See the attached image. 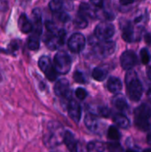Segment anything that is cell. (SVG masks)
Here are the masks:
<instances>
[{
    "mask_svg": "<svg viewBox=\"0 0 151 152\" xmlns=\"http://www.w3.org/2000/svg\"><path fill=\"white\" fill-rule=\"evenodd\" d=\"M54 14H55L56 18H57L59 20H61V21L66 22V21H68V20H69V16L66 12H62V11H60V12H55Z\"/></svg>",
    "mask_w": 151,
    "mask_h": 152,
    "instance_id": "32",
    "label": "cell"
},
{
    "mask_svg": "<svg viewBox=\"0 0 151 152\" xmlns=\"http://www.w3.org/2000/svg\"><path fill=\"white\" fill-rule=\"evenodd\" d=\"M85 45V37L80 33H75L73 34L68 42V46L69 50L73 53H80Z\"/></svg>",
    "mask_w": 151,
    "mask_h": 152,
    "instance_id": "7",
    "label": "cell"
},
{
    "mask_svg": "<svg viewBox=\"0 0 151 152\" xmlns=\"http://www.w3.org/2000/svg\"><path fill=\"white\" fill-rule=\"evenodd\" d=\"M68 112L69 117L76 122L78 123L81 118V107L78 102L75 100H70L68 103Z\"/></svg>",
    "mask_w": 151,
    "mask_h": 152,
    "instance_id": "13",
    "label": "cell"
},
{
    "mask_svg": "<svg viewBox=\"0 0 151 152\" xmlns=\"http://www.w3.org/2000/svg\"><path fill=\"white\" fill-rule=\"evenodd\" d=\"M116 50V43L114 41L104 40L99 43H96L93 46L94 53L101 58L108 57L111 55Z\"/></svg>",
    "mask_w": 151,
    "mask_h": 152,
    "instance_id": "5",
    "label": "cell"
},
{
    "mask_svg": "<svg viewBox=\"0 0 151 152\" xmlns=\"http://www.w3.org/2000/svg\"><path fill=\"white\" fill-rule=\"evenodd\" d=\"M63 4H64L63 0H52L49 3V7H50L51 11L55 13V12H58L61 11V9L63 7Z\"/></svg>",
    "mask_w": 151,
    "mask_h": 152,
    "instance_id": "27",
    "label": "cell"
},
{
    "mask_svg": "<svg viewBox=\"0 0 151 152\" xmlns=\"http://www.w3.org/2000/svg\"><path fill=\"white\" fill-rule=\"evenodd\" d=\"M125 79L127 87V94L130 100L133 102H139L142 96L143 88L136 72L133 69L127 70Z\"/></svg>",
    "mask_w": 151,
    "mask_h": 152,
    "instance_id": "1",
    "label": "cell"
},
{
    "mask_svg": "<svg viewBox=\"0 0 151 152\" xmlns=\"http://www.w3.org/2000/svg\"><path fill=\"white\" fill-rule=\"evenodd\" d=\"M78 14L85 17V18H95L97 17V12L94 11L92 6H90L89 4H85V3H82L80 4L79 10H78Z\"/></svg>",
    "mask_w": 151,
    "mask_h": 152,
    "instance_id": "19",
    "label": "cell"
},
{
    "mask_svg": "<svg viewBox=\"0 0 151 152\" xmlns=\"http://www.w3.org/2000/svg\"><path fill=\"white\" fill-rule=\"evenodd\" d=\"M145 40H146V43H148V44H151V36L150 34H146V36H145Z\"/></svg>",
    "mask_w": 151,
    "mask_h": 152,
    "instance_id": "37",
    "label": "cell"
},
{
    "mask_svg": "<svg viewBox=\"0 0 151 152\" xmlns=\"http://www.w3.org/2000/svg\"><path fill=\"white\" fill-rule=\"evenodd\" d=\"M74 80L77 83H81V84H84L86 82V78L85 77V75L80 72V71H76L74 73Z\"/></svg>",
    "mask_w": 151,
    "mask_h": 152,
    "instance_id": "30",
    "label": "cell"
},
{
    "mask_svg": "<svg viewBox=\"0 0 151 152\" xmlns=\"http://www.w3.org/2000/svg\"><path fill=\"white\" fill-rule=\"evenodd\" d=\"M140 55H141V60H142V62L145 65H147L150 61V54L148 51L147 48H142L141 50V53H140Z\"/></svg>",
    "mask_w": 151,
    "mask_h": 152,
    "instance_id": "28",
    "label": "cell"
},
{
    "mask_svg": "<svg viewBox=\"0 0 151 152\" xmlns=\"http://www.w3.org/2000/svg\"><path fill=\"white\" fill-rule=\"evenodd\" d=\"M18 24H19V28L20 29V31L23 33H29L33 29V25H32L31 21L28 20L27 15L24 13H22L20 16Z\"/></svg>",
    "mask_w": 151,
    "mask_h": 152,
    "instance_id": "17",
    "label": "cell"
},
{
    "mask_svg": "<svg viewBox=\"0 0 151 152\" xmlns=\"http://www.w3.org/2000/svg\"><path fill=\"white\" fill-rule=\"evenodd\" d=\"M122 37L125 42L133 43L141 39V37L136 33L133 26L130 21H125L122 25Z\"/></svg>",
    "mask_w": 151,
    "mask_h": 152,
    "instance_id": "9",
    "label": "cell"
},
{
    "mask_svg": "<svg viewBox=\"0 0 151 152\" xmlns=\"http://www.w3.org/2000/svg\"><path fill=\"white\" fill-rule=\"evenodd\" d=\"M1 79H2V77H1V74H0V81H1Z\"/></svg>",
    "mask_w": 151,
    "mask_h": 152,
    "instance_id": "41",
    "label": "cell"
},
{
    "mask_svg": "<svg viewBox=\"0 0 151 152\" xmlns=\"http://www.w3.org/2000/svg\"><path fill=\"white\" fill-rule=\"evenodd\" d=\"M108 137L109 139L112 140V141H116L117 142L120 137H121V134L118 131V129L116 127V126H109V130H108Z\"/></svg>",
    "mask_w": 151,
    "mask_h": 152,
    "instance_id": "25",
    "label": "cell"
},
{
    "mask_svg": "<svg viewBox=\"0 0 151 152\" xmlns=\"http://www.w3.org/2000/svg\"><path fill=\"white\" fill-rule=\"evenodd\" d=\"M109 149L110 150L111 152H121L122 151V148L120 146L119 143L117 142H113V143H109Z\"/></svg>",
    "mask_w": 151,
    "mask_h": 152,
    "instance_id": "33",
    "label": "cell"
},
{
    "mask_svg": "<svg viewBox=\"0 0 151 152\" xmlns=\"http://www.w3.org/2000/svg\"><path fill=\"white\" fill-rule=\"evenodd\" d=\"M39 37L36 35H31L28 38V47L30 50H37L39 48Z\"/></svg>",
    "mask_w": 151,
    "mask_h": 152,
    "instance_id": "24",
    "label": "cell"
},
{
    "mask_svg": "<svg viewBox=\"0 0 151 152\" xmlns=\"http://www.w3.org/2000/svg\"><path fill=\"white\" fill-rule=\"evenodd\" d=\"M93 77L97 81H103L108 75V70L103 67H97L93 70Z\"/></svg>",
    "mask_w": 151,
    "mask_h": 152,
    "instance_id": "22",
    "label": "cell"
},
{
    "mask_svg": "<svg viewBox=\"0 0 151 152\" xmlns=\"http://www.w3.org/2000/svg\"><path fill=\"white\" fill-rule=\"evenodd\" d=\"M147 142L151 145V133H150L149 135L147 136Z\"/></svg>",
    "mask_w": 151,
    "mask_h": 152,
    "instance_id": "38",
    "label": "cell"
},
{
    "mask_svg": "<svg viewBox=\"0 0 151 152\" xmlns=\"http://www.w3.org/2000/svg\"><path fill=\"white\" fill-rule=\"evenodd\" d=\"M65 132V131H64ZM64 132L60 129L58 126H55V127H52L51 130L49 131V143L52 145V146H56L58 145L59 143H61L62 141H63V134H64Z\"/></svg>",
    "mask_w": 151,
    "mask_h": 152,
    "instance_id": "14",
    "label": "cell"
},
{
    "mask_svg": "<svg viewBox=\"0 0 151 152\" xmlns=\"http://www.w3.org/2000/svg\"><path fill=\"white\" fill-rule=\"evenodd\" d=\"M113 105L120 111H126L128 110V103L122 94H117L113 98Z\"/></svg>",
    "mask_w": 151,
    "mask_h": 152,
    "instance_id": "20",
    "label": "cell"
},
{
    "mask_svg": "<svg viewBox=\"0 0 151 152\" xmlns=\"http://www.w3.org/2000/svg\"><path fill=\"white\" fill-rule=\"evenodd\" d=\"M137 62H138V58L134 52L131 50H127L121 54L120 63L125 70L132 69L137 64Z\"/></svg>",
    "mask_w": 151,
    "mask_h": 152,
    "instance_id": "8",
    "label": "cell"
},
{
    "mask_svg": "<svg viewBox=\"0 0 151 152\" xmlns=\"http://www.w3.org/2000/svg\"><path fill=\"white\" fill-rule=\"evenodd\" d=\"M90 1H91V4L93 6L102 7V5H103V0H90Z\"/></svg>",
    "mask_w": 151,
    "mask_h": 152,
    "instance_id": "34",
    "label": "cell"
},
{
    "mask_svg": "<svg viewBox=\"0 0 151 152\" xmlns=\"http://www.w3.org/2000/svg\"><path fill=\"white\" fill-rule=\"evenodd\" d=\"M105 151V144L101 142L93 141L88 143L87 151L88 152H103Z\"/></svg>",
    "mask_w": 151,
    "mask_h": 152,
    "instance_id": "23",
    "label": "cell"
},
{
    "mask_svg": "<svg viewBox=\"0 0 151 152\" xmlns=\"http://www.w3.org/2000/svg\"><path fill=\"white\" fill-rule=\"evenodd\" d=\"M85 126L90 131H92L95 134H100L103 128V123H101L96 116H94L91 113H89L85 116Z\"/></svg>",
    "mask_w": 151,
    "mask_h": 152,
    "instance_id": "11",
    "label": "cell"
},
{
    "mask_svg": "<svg viewBox=\"0 0 151 152\" xmlns=\"http://www.w3.org/2000/svg\"><path fill=\"white\" fill-rule=\"evenodd\" d=\"M54 93L57 96L67 99L69 96V83L67 79H60L56 82L54 86Z\"/></svg>",
    "mask_w": 151,
    "mask_h": 152,
    "instance_id": "12",
    "label": "cell"
},
{
    "mask_svg": "<svg viewBox=\"0 0 151 152\" xmlns=\"http://www.w3.org/2000/svg\"><path fill=\"white\" fill-rule=\"evenodd\" d=\"M45 28H46V29L48 30V32L51 35L55 34L58 31V28H57L56 25L54 24V22H53L51 20H48V21L45 22Z\"/></svg>",
    "mask_w": 151,
    "mask_h": 152,
    "instance_id": "29",
    "label": "cell"
},
{
    "mask_svg": "<svg viewBox=\"0 0 151 152\" xmlns=\"http://www.w3.org/2000/svg\"><path fill=\"white\" fill-rule=\"evenodd\" d=\"M65 37H66V32L63 29L58 30L55 34L50 35L48 38H46V45L52 49L55 50L61 46L64 42H65Z\"/></svg>",
    "mask_w": 151,
    "mask_h": 152,
    "instance_id": "10",
    "label": "cell"
},
{
    "mask_svg": "<svg viewBox=\"0 0 151 152\" xmlns=\"http://www.w3.org/2000/svg\"><path fill=\"white\" fill-rule=\"evenodd\" d=\"M143 152H151V149H146L143 151Z\"/></svg>",
    "mask_w": 151,
    "mask_h": 152,
    "instance_id": "40",
    "label": "cell"
},
{
    "mask_svg": "<svg viewBox=\"0 0 151 152\" xmlns=\"http://www.w3.org/2000/svg\"><path fill=\"white\" fill-rule=\"evenodd\" d=\"M113 121L118 127L123 128V129H127L130 126L129 119L127 118V117H125L124 114H121V113L115 114L113 117Z\"/></svg>",
    "mask_w": 151,
    "mask_h": 152,
    "instance_id": "21",
    "label": "cell"
},
{
    "mask_svg": "<svg viewBox=\"0 0 151 152\" xmlns=\"http://www.w3.org/2000/svg\"><path fill=\"white\" fill-rule=\"evenodd\" d=\"M107 87L110 93L117 94L118 93L121 92V90L123 88V85H122V82L119 78L115 77H111L108 80Z\"/></svg>",
    "mask_w": 151,
    "mask_h": 152,
    "instance_id": "16",
    "label": "cell"
},
{
    "mask_svg": "<svg viewBox=\"0 0 151 152\" xmlns=\"http://www.w3.org/2000/svg\"><path fill=\"white\" fill-rule=\"evenodd\" d=\"M126 152H138V151H134V150H133V149H130V150H127Z\"/></svg>",
    "mask_w": 151,
    "mask_h": 152,
    "instance_id": "39",
    "label": "cell"
},
{
    "mask_svg": "<svg viewBox=\"0 0 151 152\" xmlns=\"http://www.w3.org/2000/svg\"><path fill=\"white\" fill-rule=\"evenodd\" d=\"M74 24L77 28H85L87 25H88V21H87V18L77 14L74 20Z\"/></svg>",
    "mask_w": 151,
    "mask_h": 152,
    "instance_id": "26",
    "label": "cell"
},
{
    "mask_svg": "<svg viewBox=\"0 0 151 152\" xmlns=\"http://www.w3.org/2000/svg\"><path fill=\"white\" fill-rule=\"evenodd\" d=\"M114 34H115L114 25L112 23L107 22V21H102V22L99 23L96 26L95 30H94L95 37L101 41L109 39L110 37H113Z\"/></svg>",
    "mask_w": 151,
    "mask_h": 152,
    "instance_id": "4",
    "label": "cell"
},
{
    "mask_svg": "<svg viewBox=\"0 0 151 152\" xmlns=\"http://www.w3.org/2000/svg\"><path fill=\"white\" fill-rule=\"evenodd\" d=\"M75 94L77 96V98L80 101H83L86 98L87 96V92L86 90H85L84 88H77L75 92Z\"/></svg>",
    "mask_w": 151,
    "mask_h": 152,
    "instance_id": "31",
    "label": "cell"
},
{
    "mask_svg": "<svg viewBox=\"0 0 151 152\" xmlns=\"http://www.w3.org/2000/svg\"><path fill=\"white\" fill-rule=\"evenodd\" d=\"M69 152H77V142L75 138V136L69 132L65 131L63 134V141H62Z\"/></svg>",
    "mask_w": 151,
    "mask_h": 152,
    "instance_id": "15",
    "label": "cell"
},
{
    "mask_svg": "<svg viewBox=\"0 0 151 152\" xmlns=\"http://www.w3.org/2000/svg\"><path fill=\"white\" fill-rule=\"evenodd\" d=\"M134 125L142 132L151 129V110L147 104H142L134 110Z\"/></svg>",
    "mask_w": 151,
    "mask_h": 152,
    "instance_id": "2",
    "label": "cell"
},
{
    "mask_svg": "<svg viewBox=\"0 0 151 152\" xmlns=\"http://www.w3.org/2000/svg\"><path fill=\"white\" fill-rule=\"evenodd\" d=\"M38 66L50 81H54L56 79L58 73L56 72L49 57L42 56L38 61Z\"/></svg>",
    "mask_w": 151,
    "mask_h": 152,
    "instance_id": "6",
    "label": "cell"
},
{
    "mask_svg": "<svg viewBox=\"0 0 151 152\" xmlns=\"http://www.w3.org/2000/svg\"><path fill=\"white\" fill-rule=\"evenodd\" d=\"M89 111L94 116H100L103 118H108L110 115L109 109L101 105H93L89 108Z\"/></svg>",
    "mask_w": 151,
    "mask_h": 152,
    "instance_id": "18",
    "label": "cell"
},
{
    "mask_svg": "<svg viewBox=\"0 0 151 152\" xmlns=\"http://www.w3.org/2000/svg\"><path fill=\"white\" fill-rule=\"evenodd\" d=\"M133 2H134V0H119V3L122 5H129L131 4H133Z\"/></svg>",
    "mask_w": 151,
    "mask_h": 152,
    "instance_id": "35",
    "label": "cell"
},
{
    "mask_svg": "<svg viewBox=\"0 0 151 152\" xmlns=\"http://www.w3.org/2000/svg\"><path fill=\"white\" fill-rule=\"evenodd\" d=\"M53 67L57 73L62 75L67 74L71 68V59L69 55L63 51L58 52L54 56Z\"/></svg>",
    "mask_w": 151,
    "mask_h": 152,
    "instance_id": "3",
    "label": "cell"
},
{
    "mask_svg": "<svg viewBox=\"0 0 151 152\" xmlns=\"http://www.w3.org/2000/svg\"><path fill=\"white\" fill-rule=\"evenodd\" d=\"M146 73H147V77H148V78H149V79L151 81V67L150 66L147 68Z\"/></svg>",
    "mask_w": 151,
    "mask_h": 152,
    "instance_id": "36",
    "label": "cell"
}]
</instances>
